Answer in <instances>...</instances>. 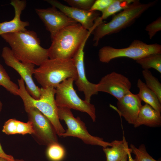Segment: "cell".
<instances>
[{
	"label": "cell",
	"instance_id": "6da1fadb",
	"mask_svg": "<svg viewBox=\"0 0 161 161\" xmlns=\"http://www.w3.org/2000/svg\"><path fill=\"white\" fill-rule=\"evenodd\" d=\"M0 36L9 44L14 56L21 62L39 66L49 58L48 49L41 46L39 38L32 30L6 33Z\"/></svg>",
	"mask_w": 161,
	"mask_h": 161
},
{
	"label": "cell",
	"instance_id": "7a4b0ae2",
	"mask_svg": "<svg viewBox=\"0 0 161 161\" xmlns=\"http://www.w3.org/2000/svg\"><path fill=\"white\" fill-rule=\"evenodd\" d=\"M98 24L89 31L78 23L62 29L51 40V45L48 49L49 58H72L83 41Z\"/></svg>",
	"mask_w": 161,
	"mask_h": 161
},
{
	"label": "cell",
	"instance_id": "3957f363",
	"mask_svg": "<svg viewBox=\"0 0 161 161\" xmlns=\"http://www.w3.org/2000/svg\"><path fill=\"white\" fill-rule=\"evenodd\" d=\"M17 81L19 87L18 95L23 101L24 108L32 107L38 109L50 121L57 135L61 137L65 131L58 117V107L55 98V88L52 87H41L40 97L36 99L27 91L24 80L21 78Z\"/></svg>",
	"mask_w": 161,
	"mask_h": 161
},
{
	"label": "cell",
	"instance_id": "277c9868",
	"mask_svg": "<svg viewBox=\"0 0 161 161\" xmlns=\"http://www.w3.org/2000/svg\"><path fill=\"white\" fill-rule=\"evenodd\" d=\"M34 75L42 88H55L69 78L75 81L76 69L72 58L66 59L49 58L35 69Z\"/></svg>",
	"mask_w": 161,
	"mask_h": 161
},
{
	"label": "cell",
	"instance_id": "5b68a950",
	"mask_svg": "<svg viewBox=\"0 0 161 161\" xmlns=\"http://www.w3.org/2000/svg\"><path fill=\"white\" fill-rule=\"evenodd\" d=\"M154 4V1L144 4L135 0L127 8L114 15L109 22L100 23L92 32L94 46H97L100 40L105 36L117 32L131 24Z\"/></svg>",
	"mask_w": 161,
	"mask_h": 161
},
{
	"label": "cell",
	"instance_id": "8992f818",
	"mask_svg": "<svg viewBox=\"0 0 161 161\" xmlns=\"http://www.w3.org/2000/svg\"><path fill=\"white\" fill-rule=\"evenodd\" d=\"M161 54V46L158 44H148L138 40H134L128 47L117 49L109 46L100 48L98 52L99 60L108 63L114 59L126 57L135 61L150 55Z\"/></svg>",
	"mask_w": 161,
	"mask_h": 161
},
{
	"label": "cell",
	"instance_id": "52a82bcc",
	"mask_svg": "<svg viewBox=\"0 0 161 161\" xmlns=\"http://www.w3.org/2000/svg\"><path fill=\"white\" fill-rule=\"evenodd\" d=\"M74 81L72 78H68L56 87L55 101L57 106L86 112L93 121L95 122L96 115L95 106L79 97L74 88Z\"/></svg>",
	"mask_w": 161,
	"mask_h": 161
},
{
	"label": "cell",
	"instance_id": "ba28073f",
	"mask_svg": "<svg viewBox=\"0 0 161 161\" xmlns=\"http://www.w3.org/2000/svg\"><path fill=\"white\" fill-rule=\"evenodd\" d=\"M58 115L59 120H64L67 127L61 137H77L87 144L98 145L103 148L112 146L111 142L104 141L102 138L91 135L87 130L85 123L79 117H75L70 109L58 107Z\"/></svg>",
	"mask_w": 161,
	"mask_h": 161
},
{
	"label": "cell",
	"instance_id": "9c48e42d",
	"mask_svg": "<svg viewBox=\"0 0 161 161\" xmlns=\"http://www.w3.org/2000/svg\"><path fill=\"white\" fill-rule=\"evenodd\" d=\"M24 109L27 114L28 121L32 124L34 131L32 134L38 142L47 146L52 143H58L57 132L48 119L35 107H31Z\"/></svg>",
	"mask_w": 161,
	"mask_h": 161
},
{
	"label": "cell",
	"instance_id": "30bf717a",
	"mask_svg": "<svg viewBox=\"0 0 161 161\" xmlns=\"http://www.w3.org/2000/svg\"><path fill=\"white\" fill-rule=\"evenodd\" d=\"M1 56L5 64L19 74L24 82L26 89L29 94L34 98L39 99L40 97V88L36 85L32 78L35 65L18 60L14 56L10 48L7 47L3 48Z\"/></svg>",
	"mask_w": 161,
	"mask_h": 161
},
{
	"label": "cell",
	"instance_id": "8fae6325",
	"mask_svg": "<svg viewBox=\"0 0 161 161\" xmlns=\"http://www.w3.org/2000/svg\"><path fill=\"white\" fill-rule=\"evenodd\" d=\"M131 83L125 75L115 72L101 78L97 84L98 91L107 93L120 100L130 92Z\"/></svg>",
	"mask_w": 161,
	"mask_h": 161
},
{
	"label": "cell",
	"instance_id": "7c38bea8",
	"mask_svg": "<svg viewBox=\"0 0 161 161\" xmlns=\"http://www.w3.org/2000/svg\"><path fill=\"white\" fill-rule=\"evenodd\" d=\"M90 35L83 41L78 50L72 58L77 72V78L75 84L78 90L83 92L84 100L90 103L92 96L97 95V84L89 81L86 78L84 64V48Z\"/></svg>",
	"mask_w": 161,
	"mask_h": 161
},
{
	"label": "cell",
	"instance_id": "4fadbf2b",
	"mask_svg": "<svg viewBox=\"0 0 161 161\" xmlns=\"http://www.w3.org/2000/svg\"><path fill=\"white\" fill-rule=\"evenodd\" d=\"M35 11L50 33L51 40L62 29L78 23L55 7L36 8Z\"/></svg>",
	"mask_w": 161,
	"mask_h": 161
},
{
	"label": "cell",
	"instance_id": "5bb4252c",
	"mask_svg": "<svg viewBox=\"0 0 161 161\" xmlns=\"http://www.w3.org/2000/svg\"><path fill=\"white\" fill-rule=\"evenodd\" d=\"M49 3L58 9L67 16L80 24L89 31L96 24L102 21L97 11L85 10L68 6L55 0H47Z\"/></svg>",
	"mask_w": 161,
	"mask_h": 161
},
{
	"label": "cell",
	"instance_id": "9a60e30c",
	"mask_svg": "<svg viewBox=\"0 0 161 161\" xmlns=\"http://www.w3.org/2000/svg\"><path fill=\"white\" fill-rule=\"evenodd\" d=\"M142 101L137 94L130 92L117 100V111L128 123L133 125L142 106Z\"/></svg>",
	"mask_w": 161,
	"mask_h": 161
},
{
	"label": "cell",
	"instance_id": "2e32d148",
	"mask_svg": "<svg viewBox=\"0 0 161 161\" xmlns=\"http://www.w3.org/2000/svg\"><path fill=\"white\" fill-rule=\"evenodd\" d=\"M10 4L14 7L15 16L12 20L0 23V36L4 34L24 31L26 27L29 25L27 21H23L20 16L22 11L26 6V1L24 0H13Z\"/></svg>",
	"mask_w": 161,
	"mask_h": 161
},
{
	"label": "cell",
	"instance_id": "e0dca14e",
	"mask_svg": "<svg viewBox=\"0 0 161 161\" xmlns=\"http://www.w3.org/2000/svg\"><path fill=\"white\" fill-rule=\"evenodd\" d=\"M142 125L151 127L160 126L161 113L147 104L142 105L133 126L135 128H137Z\"/></svg>",
	"mask_w": 161,
	"mask_h": 161
},
{
	"label": "cell",
	"instance_id": "ac0fdd59",
	"mask_svg": "<svg viewBox=\"0 0 161 161\" xmlns=\"http://www.w3.org/2000/svg\"><path fill=\"white\" fill-rule=\"evenodd\" d=\"M111 146L103 148L105 154L106 161H120L132 150L128 145V142L124 136L121 140H115L111 142Z\"/></svg>",
	"mask_w": 161,
	"mask_h": 161
},
{
	"label": "cell",
	"instance_id": "d6986e66",
	"mask_svg": "<svg viewBox=\"0 0 161 161\" xmlns=\"http://www.w3.org/2000/svg\"><path fill=\"white\" fill-rule=\"evenodd\" d=\"M2 132L8 135L20 134H33L34 131L31 122L24 123L15 119H10L6 121L3 126Z\"/></svg>",
	"mask_w": 161,
	"mask_h": 161
},
{
	"label": "cell",
	"instance_id": "ffe728a7",
	"mask_svg": "<svg viewBox=\"0 0 161 161\" xmlns=\"http://www.w3.org/2000/svg\"><path fill=\"white\" fill-rule=\"evenodd\" d=\"M137 85L139 90L137 95L141 100L161 113V103L156 94L140 79L137 80Z\"/></svg>",
	"mask_w": 161,
	"mask_h": 161
},
{
	"label": "cell",
	"instance_id": "44dd1931",
	"mask_svg": "<svg viewBox=\"0 0 161 161\" xmlns=\"http://www.w3.org/2000/svg\"><path fill=\"white\" fill-rule=\"evenodd\" d=\"M135 61L143 70L153 68L161 73V54L150 55Z\"/></svg>",
	"mask_w": 161,
	"mask_h": 161
},
{
	"label": "cell",
	"instance_id": "7402d4cb",
	"mask_svg": "<svg viewBox=\"0 0 161 161\" xmlns=\"http://www.w3.org/2000/svg\"><path fill=\"white\" fill-rule=\"evenodd\" d=\"M135 0H114L109 6L102 13L100 16L103 20L127 8Z\"/></svg>",
	"mask_w": 161,
	"mask_h": 161
},
{
	"label": "cell",
	"instance_id": "603a6c76",
	"mask_svg": "<svg viewBox=\"0 0 161 161\" xmlns=\"http://www.w3.org/2000/svg\"><path fill=\"white\" fill-rule=\"evenodd\" d=\"M0 86L13 95H18V86L12 81L0 62Z\"/></svg>",
	"mask_w": 161,
	"mask_h": 161
},
{
	"label": "cell",
	"instance_id": "cb8c5ba5",
	"mask_svg": "<svg viewBox=\"0 0 161 161\" xmlns=\"http://www.w3.org/2000/svg\"><path fill=\"white\" fill-rule=\"evenodd\" d=\"M142 73L146 86L156 94L161 103V83L149 70H143Z\"/></svg>",
	"mask_w": 161,
	"mask_h": 161
},
{
	"label": "cell",
	"instance_id": "d4e9b609",
	"mask_svg": "<svg viewBox=\"0 0 161 161\" xmlns=\"http://www.w3.org/2000/svg\"><path fill=\"white\" fill-rule=\"evenodd\" d=\"M46 155L51 161H61L65 155V151L64 147L58 143H52L48 146Z\"/></svg>",
	"mask_w": 161,
	"mask_h": 161
},
{
	"label": "cell",
	"instance_id": "484cf974",
	"mask_svg": "<svg viewBox=\"0 0 161 161\" xmlns=\"http://www.w3.org/2000/svg\"><path fill=\"white\" fill-rule=\"evenodd\" d=\"M130 148L135 156L134 161H161L160 160H156L152 157L147 152L144 144L140 145L138 148L131 144Z\"/></svg>",
	"mask_w": 161,
	"mask_h": 161
},
{
	"label": "cell",
	"instance_id": "4316f807",
	"mask_svg": "<svg viewBox=\"0 0 161 161\" xmlns=\"http://www.w3.org/2000/svg\"><path fill=\"white\" fill-rule=\"evenodd\" d=\"M95 0H65L70 6L85 10H89Z\"/></svg>",
	"mask_w": 161,
	"mask_h": 161
},
{
	"label": "cell",
	"instance_id": "83f0119b",
	"mask_svg": "<svg viewBox=\"0 0 161 161\" xmlns=\"http://www.w3.org/2000/svg\"><path fill=\"white\" fill-rule=\"evenodd\" d=\"M145 30L148 32L150 39H151L158 32L161 30V17L147 25Z\"/></svg>",
	"mask_w": 161,
	"mask_h": 161
},
{
	"label": "cell",
	"instance_id": "f1b7e54d",
	"mask_svg": "<svg viewBox=\"0 0 161 161\" xmlns=\"http://www.w3.org/2000/svg\"><path fill=\"white\" fill-rule=\"evenodd\" d=\"M114 0H95L89 11H101V12L106 10L112 2Z\"/></svg>",
	"mask_w": 161,
	"mask_h": 161
},
{
	"label": "cell",
	"instance_id": "f546056e",
	"mask_svg": "<svg viewBox=\"0 0 161 161\" xmlns=\"http://www.w3.org/2000/svg\"><path fill=\"white\" fill-rule=\"evenodd\" d=\"M0 157L4 158L9 161H15L13 157L10 155L6 154L2 148L0 144Z\"/></svg>",
	"mask_w": 161,
	"mask_h": 161
},
{
	"label": "cell",
	"instance_id": "4dcf8cb0",
	"mask_svg": "<svg viewBox=\"0 0 161 161\" xmlns=\"http://www.w3.org/2000/svg\"><path fill=\"white\" fill-rule=\"evenodd\" d=\"M0 161H9L4 158L0 157ZM15 161H25L23 159H15Z\"/></svg>",
	"mask_w": 161,
	"mask_h": 161
},
{
	"label": "cell",
	"instance_id": "1f68e13d",
	"mask_svg": "<svg viewBox=\"0 0 161 161\" xmlns=\"http://www.w3.org/2000/svg\"><path fill=\"white\" fill-rule=\"evenodd\" d=\"M128 159L129 161H134V160L132 158L131 154V153H129L128 154Z\"/></svg>",
	"mask_w": 161,
	"mask_h": 161
},
{
	"label": "cell",
	"instance_id": "d6a6232c",
	"mask_svg": "<svg viewBox=\"0 0 161 161\" xmlns=\"http://www.w3.org/2000/svg\"><path fill=\"white\" fill-rule=\"evenodd\" d=\"M128 159V155L125 156L120 161H127Z\"/></svg>",
	"mask_w": 161,
	"mask_h": 161
},
{
	"label": "cell",
	"instance_id": "836d02e7",
	"mask_svg": "<svg viewBox=\"0 0 161 161\" xmlns=\"http://www.w3.org/2000/svg\"><path fill=\"white\" fill-rule=\"evenodd\" d=\"M3 104L1 101L0 100V114L2 109Z\"/></svg>",
	"mask_w": 161,
	"mask_h": 161
}]
</instances>
